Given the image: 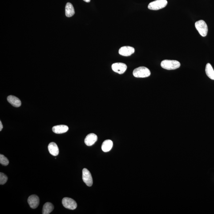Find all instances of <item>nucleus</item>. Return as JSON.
Returning a JSON list of instances; mask_svg holds the SVG:
<instances>
[{"label": "nucleus", "mask_w": 214, "mask_h": 214, "mask_svg": "<svg viewBox=\"0 0 214 214\" xmlns=\"http://www.w3.org/2000/svg\"><path fill=\"white\" fill-rule=\"evenodd\" d=\"M48 150L49 153L53 156H57L59 154V148L56 143L54 142H52L49 143L48 146Z\"/></svg>", "instance_id": "obj_12"}, {"label": "nucleus", "mask_w": 214, "mask_h": 214, "mask_svg": "<svg viewBox=\"0 0 214 214\" xmlns=\"http://www.w3.org/2000/svg\"><path fill=\"white\" fill-rule=\"evenodd\" d=\"M8 177L3 173H0V184L3 185L6 183L8 180Z\"/></svg>", "instance_id": "obj_19"}, {"label": "nucleus", "mask_w": 214, "mask_h": 214, "mask_svg": "<svg viewBox=\"0 0 214 214\" xmlns=\"http://www.w3.org/2000/svg\"><path fill=\"white\" fill-rule=\"evenodd\" d=\"M83 1L86 2H89L90 1V0H83Z\"/></svg>", "instance_id": "obj_21"}, {"label": "nucleus", "mask_w": 214, "mask_h": 214, "mask_svg": "<svg viewBox=\"0 0 214 214\" xmlns=\"http://www.w3.org/2000/svg\"><path fill=\"white\" fill-rule=\"evenodd\" d=\"M9 161L4 155H0V163L4 166H7L9 164Z\"/></svg>", "instance_id": "obj_18"}, {"label": "nucleus", "mask_w": 214, "mask_h": 214, "mask_svg": "<svg viewBox=\"0 0 214 214\" xmlns=\"http://www.w3.org/2000/svg\"><path fill=\"white\" fill-rule=\"evenodd\" d=\"M151 72L147 68L140 67L136 68L133 72V75L135 78H145L150 76Z\"/></svg>", "instance_id": "obj_2"}, {"label": "nucleus", "mask_w": 214, "mask_h": 214, "mask_svg": "<svg viewBox=\"0 0 214 214\" xmlns=\"http://www.w3.org/2000/svg\"><path fill=\"white\" fill-rule=\"evenodd\" d=\"M65 11H66V15L67 17L72 16L75 13L74 6L70 2H67L66 4Z\"/></svg>", "instance_id": "obj_15"}, {"label": "nucleus", "mask_w": 214, "mask_h": 214, "mask_svg": "<svg viewBox=\"0 0 214 214\" xmlns=\"http://www.w3.org/2000/svg\"><path fill=\"white\" fill-rule=\"evenodd\" d=\"M53 132L56 134H62L68 131L69 128L65 125H58L54 126L52 129Z\"/></svg>", "instance_id": "obj_11"}, {"label": "nucleus", "mask_w": 214, "mask_h": 214, "mask_svg": "<svg viewBox=\"0 0 214 214\" xmlns=\"http://www.w3.org/2000/svg\"><path fill=\"white\" fill-rule=\"evenodd\" d=\"M205 72L210 79L214 80V70L210 63H207L206 66Z\"/></svg>", "instance_id": "obj_17"}, {"label": "nucleus", "mask_w": 214, "mask_h": 214, "mask_svg": "<svg viewBox=\"0 0 214 214\" xmlns=\"http://www.w3.org/2000/svg\"><path fill=\"white\" fill-rule=\"evenodd\" d=\"M168 3L167 0H156L149 4L148 9L151 10H157L163 9Z\"/></svg>", "instance_id": "obj_4"}, {"label": "nucleus", "mask_w": 214, "mask_h": 214, "mask_svg": "<svg viewBox=\"0 0 214 214\" xmlns=\"http://www.w3.org/2000/svg\"><path fill=\"white\" fill-rule=\"evenodd\" d=\"M54 207L52 203L50 202L45 203L42 208V213L43 214H49L52 212L54 209Z\"/></svg>", "instance_id": "obj_16"}, {"label": "nucleus", "mask_w": 214, "mask_h": 214, "mask_svg": "<svg viewBox=\"0 0 214 214\" xmlns=\"http://www.w3.org/2000/svg\"><path fill=\"white\" fill-rule=\"evenodd\" d=\"M2 128H3V126H2V122L1 121L0 122V131H2Z\"/></svg>", "instance_id": "obj_20"}, {"label": "nucleus", "mask_w": 214, "mask_h": 214, "mask_svg": "<svg viewBox=\"0 0 214 214\" xmlns=\"http://www.w3.org/2000/svg\"><path fill=\"white\" fill-rule=\"evenodd\" d=\"M62 203L65 208L69 209L74 210L77 207V204L75 201L70 198H63Z\"/></svg>", "instance_id": "obj_5"}, {"label": "nucleus", "mask_w": 214, "mask_h": 214, "mask_svg": "<svg viewBox=\"0 0 214 214\" xmlns=\"http://www.w3.org/2000/svg\"><path fill=\"white\" fill-rule=\"evenodd\" d=\"M195 27L200 35L205 37L208 33V27L206 23L203 20H200L195 23Z\"/></svg>", "instance_id": "obj_3"}, {"label": "nucleus", "mask_w": 214, "mask_h": 214, "mask_svg": "<svg viewBox=\"0 0 214 214\" xmlns=\"http://www.w3.org/2000/svg\"><path fill=\"white\" fill-rule=\"evenodd\" d=\"M112 70L115 72L119 74H123L126 71L127 69V66L125 64L123 63H114L111 66Z\"/></svg>", "instance_id": "obj_7"}, {"label": "nucleus", "mask_w": 214, "mask_h": 214, "mask_svg": "<svg viewBox=\"0 0 214 214\" xmlns=\"http://www.w3.org/2000/svg\"><path fill=\"white\" fill-rule=\"evenodd\" d=\"M82 178L83 182L88 187H91L93 184V180L92 176L90 171L86 168H84L82 172Z\"/></svg>", "instance_id": "obj_6"}, {"label": "nucleus", "mask_w": 214, "mask_h": 214, "mask_svg": "<svg viewBox=\"0 0 214 214\" xmlns=\"http://www.w3.org/2000/svg\"><path fill=\"white\" fill-rule=\"evenodd\" d=\"M113 143L112 141L110 140H105L102 143V149L103 152H108L112 148Z\"/></svg>", "instance_id": "obj_14"}, {"label": "nucleus", "mask_w": 214, "mask_h": 214, "mask_svg": "<svg viewBox=\"0 0 214 214\" xmlns=\"http://www.w3.org/2000/svg\"><path fill=\"white\" fill-rule=\"evenodd\" d=\"M28 203L31 208H37L39 205L40 200L39 198L37 195H30L28 198Z\"/></svg>", "instance_id": "obj_9"}, {"label": "nucleus", "mask_w": 214, "mask_h": 214, "mask_svg": "<svg viewBox=\"0 0 214 214\" xmlns=\"http://www.w3.org/2000/svg\"><path fill=\"white\" fill-rule=\"evenodd\" d=\"M161 66L165 70H174L179 68L180 66V63L176 60H165L162 61Z\"/></svg>", "instance_id": "obj_1"}, {"label": "nucleus", "mask_w": 214, "mask_h": 214, "mask_svg": "<svg viewBox=\"0 0 214 214\" xmlns=\"http://www.w3.org/2000/svg\"><path fill=\"white\" fill-rule=\"evenodd\" d=\"M8 101L15 107H19L21 105V102L19 98L13 95L9 96L7 97Z\"/></svg>", "instance_id": "obj_13"}, {"label": "nucleus", "mask_w": 214, "mask_h": 214, "mask_svg": "<svg viewBox=\"0 0 214 214\" xmlns=\"http://www.w3.org/2000/svg\"><path fill=\"white\" fill-rule=\"evenodd\" d=\"M97 136L94 133H90L86 136L85 140V143L86 145L91 146L97 141Z\"/></svg>", "instance_id": "obj_10"}, {"label": "nucleus", "mask_w": 214, "mask_h": 214, "mask_svg": "<svg viewBox=\"0 0 214 214\" xmlns=\"http://www.w3.org/2000/svg\"><path fill=\"white\" fill-rule=\"evenodd\" d=\"M133 47L130 46H124L121 47L119 50V54L124 56H130L135 53Z\"/></svg>", "instance_id": "obj_8"}]
</instances>
